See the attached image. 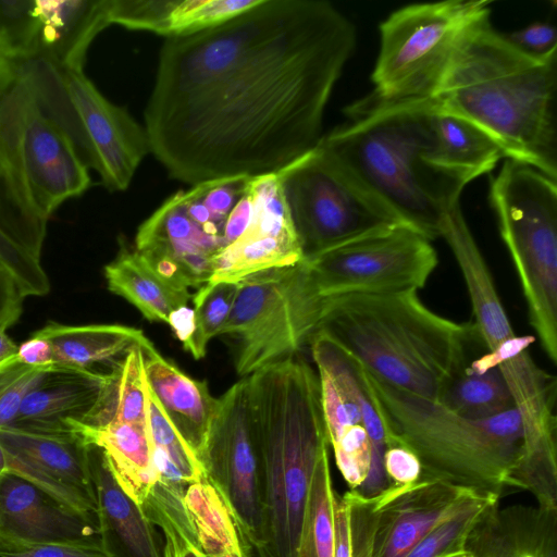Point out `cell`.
Listing matches in <instances>:
<instances>
[{
	"mask_svg": "<svg viewBox=\"0 0 557 557\" xmlns=\"http://www.w3.org/2000/svg\"><path fill=\"white\" fill-rule=\"evenodd\" d=\"M356 46L352 22L324 0H257L165 38L144 111L150 153L189 186L278 173L321 141Z\"/></svg>",
	"mask_w": 557,
	"mask_h": 557,
	"instance_id": "1",
	"label": "cell"
},
{
	"mask_svg": "<svg viewBox=\"0 0 557 557\" xmlns=\"http://www.w3.org/2000/svg\"><path fill=\"white\" fill-rule=\"evenodd\" d=\"M434 99L385 101L373 94L323 135L349 173L406 225L430 240L460 209L467 178L436 163Z\"/></svg>",
	"mask_w": 557,
	"mask_h": 557,
	"instance_id": "2",
	"label": "cell"
},
{
	"mask_svg": "<svg viewBox=\"0 0 557 557\" xmlns=\"http://www.w3.org/2000/svg\"><path fill=\"white\" fill-rule=\"evenodd\" d=\"M556 91L557 54H525L490 16L468 33L434 100L488 134L505 158L557 181Z\"/></svg>",
	"mask_w": 557,
	"mask_h": 557,
	"instance_id": "3",
	"label": "cell"
},
{
	"mask_svg": "<svg viewBox=\"0 0 557 557\" xmlns=\"http://www.w3.org/2000/svg\"><path fill=\"white\" fill-rule=\"evenodd\" d=\"M318 331L376 380L434 401L483 346L473 322L433 312L417 289L344 297L325 311Z\"/></svg>",
	"mask_w": 557,
	"mask_h": 557,
	"instance_id": "4",
	"label": "cell"
},
{
	"mask_svg": "<svg viewBox=\"0 0 557 557\" xmlns=\"http://www.w3.org/2000/svg\"><path fill=\"white\" fill-rule=\"evenodd\" d=\"M262 458L263 519L255 557H294L315 468L329 453L317 370L299 351L247 376Z\"/></svg>",
	"mask_w": 557,
	"mask_h": 557,
	"instance_id": "5",
	"label": "cell"
},
{
	"mask_svg": "<svg viewBox=\"0 0 557 557\" xmlns=\"http://www.w3.org/2000/svg\"><path fill=\"white\" fill-rule=\"evenodd\" d=\"M366 373L391 441L416 454L423 475L500 497L509 488L524 442L517 408L469 419Z\"/></svg>",
	"mask_w": 557,
	"mask_h": 557,
	"instance_id": "6",
	"label": "cell"
},
{
	"mask_svg": "<svg viewBox=\"0 0 557 557\" xmlns=\"http://www.w3.org/2000/svg\"><path fill=\"white\" fill-rule=\"evenodd\" d=\"M490 202L516 269L529 323L557 363V181L505 158L491 178Z\"/></svg>",
	"mask_w": 557,
	"mask_h": 557,
	"instance_id": "7",
	"label": "cell"
},
{
	"mask_svg": "<svg viewBox=\"0 0 557 557\" xmlns=\"http://www.w3.org/2000/svg\"><path fill=\"white\" fill-rule=\"evenodd\" d=\"M437 263L429 238L398 225L304 257L294 265V293L313 334L337 300L358 294L419 290Z\"/></svg>",
	"mask_w": 557,
	"mask_h": 557,
	"instance_id": "8",
	"label": "cell"
},
{
	"mask_svg": "<svg viewBox=\"0 0 557 557\" xmlns=\"http://www.w3.org/2000/svg\"><path fill=\"white\" fill-rule=\"evenodd\" d=\"M0 137L27 200L42 220L91 184L89 169L46 104L29 61L0 73Z\"/></svg>",
	"mask_w": 557,
	"mask_h": 557,
	"instance_id": "9",
	"label": "cell"
},
{
	"mask_svg": "<svg viewBox=\"0 0 557 557\" xmlns=\"http://www.w3.org/2000/svg\"><path fill=\"white\" fill-rule=\"evenodd\" d=\"M490 0L414 3L380 24L371 81L385 101L434 99L468 33L491 16Z\"/></svg>",
	"mask_w": 557,
	"mask_h": 557,
	"instance_id": "10",
	"label": "cell"
},
{
	"mask_svg": "<svg viewBox=\"0 0 557 557\" xmlns=\"http://www.w3.org/2000/svg\"><path fill=\"white\" fill-rule=\"evenodd\" d=\"M278 176L304 257L406 225L321 143Z\"/></svg>",
	"mask_w": 557,
	"mask_h": 557,
	"instance_id": "11",
	"label": "cell"
},
{
	"mask_svg": "<svg viewBox=\"0 0 557 557\" xmlns=\"http://www.w3.org/2000/svg\"><path fill=\"white\" fill-rule=\"evenodd\" d=\"M37 87L88 169L110 191L128 188L139 164L150 153L144 125L124 107L109 101L83 71H61L42 60H29Z\"/></svg>",
	"mask_w": 557,
	"mask_h": 557,
	"instance_id": "12",
	"label": "cell"
},
{
	"mask_svg": "<svg viewBox=\"0 0 557 557\" xmlns=\"http://www.w3.org/2000/svg\"><path fill=\"white\" fill-rule=\"evenodd\" d=\"M440 237L456 259L470 298L472 322L486 349L478 357L479 363L484 368L499 367L518 408L542 404L554 387L555 376L540 368L529 354L535 338L515 333L461 209L448 218Z\"/></svg>",
	"mask_w": 557,
	"mask_h": 557,
	"instance_id": "13",
	"label": "cell"
},
{
	"mask_svg": "<svg viewBox=\"0 0 557 557\" xmlns=\"http://www.w3.org/2000/svg\"><path fill=\"white\" fill-rule=\"evenodd\" d=\"M199 461L230 508L245 545L256 552L262 536L263 469L247 377L218 398Z\"/></svg>",
	"mask_w": 557,
	"mask_h": 557,
	"instance_id": "14",
	"label": "cell"
},
{
	"mask_svg": "<svg viewBox=\"0 0 557 557\" xmlns=\"http://www.w3.org/2000/svg\"><path fill=\"white\" fill-rule=\"evenodd\" d=\"M329 444L349 490H357L370 467L366 413L372 391L366 370L323 332L310 337Z\"/></svg>",
	"mask_w": 557,
	"mask_h": 557,
	"instance_id": "15",
	"label": "cell"
},
{
	"mask_svg": "<svg viewBox=\"0 0 557 557\" xmlns=\"http://www.w3.org/2000/svg\"><path fill=\"white\" fill-rule=\"evenodd\" d=\"M7 471L22 476L61 503L97 517L89 444L79 434L0 430Z\"/></svg>",
	"mask_w": 557,
	"mask_h": 557,
	"instance_id": "16",
	"label": "cell"
},
{
	"mask_svg": "<svg viewBox=\"0 0 557 557\" xmlns=\"http://www.w3.org/2000/svg\"><path fill=\"white\" fill-rule=\"evenodd\" d=\"M290 267V265H289ZM288 267L262 271L239 282L221 335L234 339L236 373L247 377L290 352L286 289Z\"/></svg>",
	"mask_w": 557,
	"mask_h": 557,
	"instance_id": "17",
	"label": "cell"
},
{
	"mask_svg": "<svg viewBox=\"0 0 557 557\" xmlns=\"http://www.w3.org/2000/svg\"><path fill=\"white\" fill-rule=\"evenodd\" d=\"M483 495L423 474L411 484L392 483L376 495L372 557H405L434 527Z\"/></svg>",
	"mask_w": 557,
	"mask_h": 557,
	"instance_id": "18",
	"label": "cell"
},
{
	"mask_svg": "<svg viewBox=\"0 0 557 557\" xmlns=\"http://www.w3.org/2000/svg\"><path fill=\"white\" fill-rule=\"evenodd\" d=\"M0 542L102 546L97 518L10 471L0 473Z\"/></svg>",
	"mask_w": 557,
	"mask_h": 557,
	"instance_id": "19",
	"label": "cell"
},
{
	"mask_svg": "<svg viewBox=\"0 0 557 557\" xmlns=\"http://www.w3.org/2000/svg\"><path fill=\"white\" fill-rule=\"evenodd\" d=\"M304 259L284 201L278 173L261 175L259 202L245 234L213 259L208 282L238 283L249 275Z\"/></svg>",
	"mask_w": 557,
	"mask_h": 557,
	"instance_id": "20",
	"label": "cell"
},
{
	"mask_svg": "<svg viewBox=\"0 0 557 557\" xmlns=\"http://www.w3.org/2000/svg\"><path fill=\"white\" fill-rule=\"evenodd\" d=\"M104 373L51 366L42 371L25 395L11 423L12 429L45 434H77L75 423H82L94 408Z\"/></svg>",
	"mask_w": 557,
	"mask_h": 557,
	"instance_id": "21",
	"label": "cell"
},
{
	"mask_svg": "<svg viewBox=\"0 0 557 557\" xmlns=\"http://www.w3.org/2000/svg\"><path fill=\"white\" fill-rule=\"evenodd\" d=\"M147 387L163 414L194 454L201 456L215 414L206 381L190 377L163 358L147 339L140 345Z\"/></svg>",
	"mask_w": 557,
	"mask_h": 557,
	"instance_id": "22",
	"label": "cell"
},
{
	"mask_svg": "<svg viewBox=\"0 0 557 557\" xmlns=\"http://www.w3.org/2000/svg\"><path fill=\"white\" fill-rule=\"evenodd\" d=\"M101 544L109 557H162L157 529L121 488L102 450L89 444Z\"/></svg>",
	"mask_w": 557,
	"mask_h": 557,
	"instance_id": "23",
	"label": "cell"
},
{
	"mask_svg": "<svg viewBox=\"0 0 557 557\" xmlns=\"http://www.w3.org/2000/svg\"><path fill=\"white\" fill-rule=\"evenodd\" d=\"M39 21L34 60L83 71L89 46L110 24L108 0H35Z\"/></svg>",
	"mask_w": 557,
	"mask_h": 557,
	"instance_id": "24",
	"label": "cell"
},
{
	"mask_svg": "<svg viewBox=\"0 0 557 557\" xmlns=\"http://www.w3.org/2000/svg\"><path fill=\"white\" fill-rule=\"evenodd\" d=\"M469 541L497 557H557V509L539 505L492 506Z\"/></svg>",
	"mask_w": 557,
	"mask_h": 557,
	"instance_id": "25",
	"label": "cell"
},
{
	"mask_svg": "<svg viewBox=\"0 0 557 557\" xmlns=\"http://www.w3.org/2000/svg\"><path fill=\"white\" fill-rule=\"evenodd\" d=\"M86 443L99 447L121 488L139 506L159 478L153 463L149 429L124 422L101 426L74 424Z\"/></svg>",
	"mask_w": 557,
	"mask_h": 557,
	"instance_id": "26",
	"label": "cell"
},
{
	"mask_svg": "<svg viewBox=\"0 0 557 557\" xmlns=\"http://www.w3.org/2000/svg\"><path fill=\"white\" fill-rule=\"evenodd\" d=\"M35 334L49 344L52 366L81 370H94L96 364L115 361L148 339L140 330L121 324L49 322Z\"/></svg>",
	"mask_w": 557,
	"mask_h": 557,
	"instance_id": "27",
	"label": "cell"
},
{
	"mask_svg": "<svg viewBox=\"0 0 557 557\" xmlns=\"http://www.w3.org/2000/svg\"><path fill=\"white\" fill-rule=\"evenodd\" d=\"M108 289L126 299L150 322L168 323L170 314L190 298L188 289L172 284L158 274L135 250L121 246L104 267Z\"/></svg>",
	"mask_w": 557,
	"mask_h": 557,
	"instance_id": "28",
	"label": "cell"
},
{
	"mask_svg": "<svg viewBox=\"0 0 557 557\" xmlns=\"http://www.w3.org/2000/svg\"><path fill=\"white\" fill-rule=\"evenodd\" d=\"M435 102V100H434ZM436 163L469 182L490 173L505 154L483 129L435 102Z\"/></svg>",
	"mask_w": 557,
	"mask_h": 557,
	"instance_id": "29",
	"label": "cell"
},
{
	"mask_svg": "<svg viewBox=\"0 0 557 557\" xmlns=\"http://www.w3.org/2000/svg\"><path fill=\"white\" fill-rule=\"evenodd\" d=\"M110 422L148 428V392L140 345L129 348L104 373L99 397L79 424L101 426Z\"/></svg>",
	"mask_w": 557,
	"mask_h": 557,
	"instance_id": "30",
	"label": "cell"
},
{
	"mask_svg": "<svg viewBox=\"0 0 557 557\" xmlns=\"http://www.w3.org/2000/svg\"><path fill=\"white\" fill-rule=\"evenodd\" d=\"M183 504L207 557L222 554L244 556L247 553L230 508L206 476L187 486Z\"/></svg>",
	"mask_w": 557,
	"mask_h": 557,
	"instance_id": "31",
	"label": "cell"
},
{
	"mask_svg": "<svg viewBox=\"0 0 557 557\" xmlns=\"http://www.w3.org/2000/svg\"><path fill=\"white\" fill-rule=\"evenodd\" d=\"M437 403L469 419H485L516 408L499 369H480L471 360L443 388Z\"/></svg>",
	"mask_w": 557,
	"mask_h": 557,
	"instance_id": "32",
	"label": "cell"
},
{
	"mask_svg": "<svg viewBox=\"0 0 557 557\" xmlns=\"http://www.w3.org/2000/svg\"><path fill=\"white\" fill-rule=\"evenodd\" d=\"M148 392V429L159 481L183 492L205 475L203 468Z\"/></svg>",
	"mask_w": 557,
	"mask_h": 557,
	"instance_id": "33",
	"label": "cell"
},
{
	"mask_svg": "<svg viewBox=\"0 0 557 557\" xmlns=\"http://www.w3.org/2000/svg\"><path fill=\"white\" fill-rule=\"evenodd\" d=\"M335 493L327 453L313 473L294 557H334Z\"/></svg>",
	"mask_w": 557,
	"mask_h": 557,
	"instance_id": "34",
	"label": "cell"
},
{
	"mask_svg": "<svg viewBox=\"0 0 557 557\" xmlns=\"http://www.w3.org/2000/svg\"><path fill=\"white\" fill-rule=\"evenodd\" d=\"M185 492L158 482L141 505L162 534V557H207L183 504Z\"/></svg>",
	"mask_w": 557,
	"mask_h": 557,
	"instance_id": "35",
	"label": "cell"
},
{
	"mask_svg": "<svg viewBox=\"0 0 557 557\" xmlns=\"http://www.w3.org/2000/svg\"><path fill=\"white\" fill-rule=\"evenodd\" d=\"M0 226L14 242L41 260L47 221L30 207L1 137Z\"/></svg>",
	"mask_w": 557,
	"mask_h": 557,
	"instance_id": "36",
	"label": "cell"
},
{
	"mask_svg": "<svg viewBox=\"0 0 557 557\" xmlns=\"http://www.w3.org/2000/svg\"><path fill=\"white\" fill-rule=\"evenodd\" d=\"M377 497L355 490L334 496V557H372Z\"/></svg>",
	"mask_w": 557,
	"mask_h": 557,
	"instance_id": "37",
	"label": "cell"
},
{
	"mask_svg": "<svg viewBox=\"0 0 557 557\" xmlns=\"http://www.w3.org/2000/svg\"><path fill=\"white\" fill-rule=\"evenodd\" d=\"M238 287L239 282H207L194 296V332L184 348L195 359L205 357L208 343L221 335Z\"/></svg>",
	"mask_w": 557,
	"mask_h": 557,
	"instance_id": "38",
	"label": "cell"
},
{
	"mask_svg": "<svg viewBox=\"0 0 557 557\" xmlns=\"http://www.w3.org/2000/svg\"><path fill=\"white\" fill-rule=\"evenodd\" d=\"M257 0H165L161 34L165 38L220 24L252 7Z\"/></svg>",
	"mask_w": 557,
	"mask_h": 557,
	"instance_id": "39",
	"label": "cell"
},
{
	"mask_svg": "<svg viewBox=\"0 0 557 557\" xmlns=\"http://www.w3.org/2000/svg\"><path fill=\"white\" fill-rule=\"evenodd\" d=\"M500 496L485 494L426 533L405 557H440L466 548L469 535Z\"/></svg>",
	"mask_w": 557,
	"mask_h": 557,
	"instance_id": "40",
	"label": "cell"
},
{
	"mask_svg": "<svg viewBox=\"0 0 557 557\" xmlns=\"http://www.w3.org/2000/svg\"><path fill=\"white\" fill-rule=\"evenodd\" d=\"M38 34L35 0H0V51L9 61L34 60Z\"/></svg>",
	"mask_w": 557,
	"mask_h": 557,
	"instance_id": "41",
	"label": "cell"
},
{
	"mask_svg": "<svg viewBox=\"0 0 557 557\" xmlns=\"http://www.w3.org/2000/svg\"><path fill=\"white\" fill-rule=\"evenodd\" d=\"M0 263L15 280L23 296H45L50 282L41 260L14 242L0 226Z\"/></svg>",
	"mask_w": 557,
	"mask_h": 557,
	"instance_id": "42",
	"label": "cell"
},
{
	"mask_svg": "<svg viewBox=\"0 0 557 557\" xmlns=\"http://www.w3.org/2000/svg\"><path fill=\"white\" fill-rule=\"evenodd\" d=\"M46 369L24 363L17 354L0 362V430L11 425L25 395Z\"/></svg>",
	"mask_w": 557,
	"mask_h": 557,
	"instance_id": "43",
	"label": "cell"
},
{
	"mask_svg": "<svg viewBox=\"0 0 557 557\" xmlns=\"http://www.w3.org/2000/svg\"><path fill=\"white\" fill-rule=\"evenodd\" d=\"M505 36L512 46L531 57L543 59L557 54V30L548 22H534Z\"/></svg>",
	"mask_w": 557,
	"mask_h": 557,
	"instance_id": "44",
	"label": "cell"
},
{
	"mask_svg": "<svg viewBox=\"0 0 557 557\" xmlns=\"http://www.w3.org/2000/svg\"><path fill=\"white\" fill-rule=\"evenodd\" d=\"M0 557H109L102 546L0 542Z\"/></svg>",
	"mask_w": 557,
	"mask_h": 557,
	"instance_id": "45",
	"label": "cell"
},
{
	"mask_svg": "<svg viewBox=\"0 0 557 557\" xmlns=\"http://www.w3.org/2000/svg\"><path fill=\"white\" fill-rule=\"evenodd\" d=\"M384 469L391 483L411 484L422 476V466L413 451L391 441L384 454Z\"/></svg>",
	"mask_w": 557,
	"mask_h": 557,
	"instance_id": "46",
	"label": "cell"
},
{
	"mask_svg": "<svg viewBox=\"0 0 557 557\" xmlns=\"http://www.w3.org/2000/svg\"><path fill=\"white\" fill-rule=\"evenodd\" d=\"M24 299L15 280L0 263V327L9 329L18 320Z\"/></svg>",
	"mask_w": 557,
	"mask_h": 557,
	"instance_id": "47",
	"label": "cell"
},
{
	"mask_svg": "<svg viewBox=\"0 0 557 557\" xmlns=\"http://www.w3.org/2000/svg\"><path fill=\"white\" fill-rule=\"evenodd\" d=\"M17 356L24 363L32 367L48 368L52 366L49 344L35 333L18 345Z\"/></svg>",
	"mask_w": 557,
	"mask_h": 557,
	"instance_id": "48",
	"label": "cell"
},
{
	"mask_svg": "<svg viewBox=\"0 0 557 557\" xmlns=\"http://www.w3.org/2000/svg\"><path fill=\"white\" fill-rule=\"evenodd\" d=\"M177 338L185 346L194 332V311L188 306H183L173 311L168 320Z\"/></svg>",
	"mask_w": 557,
	"mask_h": 557,
	"instance_id": "49",
	"label": "cell"
},
{
	"mask_svg": "<svg viewBox=\"0 0 557 557\" xmlns=\"http://www.w3.org/2000/svg\"><path fill=\"white\" fill-rule=\"evenodd\" d=\"M7 331L0 327V362L17 354L18 345L9 337Z\"/></svg>",
	"mask_w": 557,
	"mask_h": 557,
	"instance_id": "50",
	"label": "cell"
},
{
	"mask_svg": "<svg viewBox=\"0 0 557 557\" xmlns=\"http://www.w3.org/2000/svg\"><path fill=\"white\" fill-rule=\"evenodd\" d=\"M466 548L469 549L474 557H497L493 552L479 544L469 543Z\"/></svg>",
	"mask_w": 557,
	"mask_h": 557,
	"instance_id": "51",
	"label": "cell"
},
{
	"mask_svg": "<svg viewBox=\"0 0 557 557\" xmlns=\"http://www.w3.org/2000/svg\"><path fill=\"white\" fill-rule=\"evenodd\" d=\"M440 557H474V556L469 549L462 548V549H457V550L447 553Z\"/></svg>",
	"mask_w": 557,
	"mask_h": 557,
	"instance_id": "52",
	"label": "cell"
},
{
	"mask_svg": "<svg viewBox=\"0 0 557 557\" xmlns=\"http://www.w3.org/2000/svg\"><path fill=\"white\" fill-rule=\"evenodd\" d=\"M7 471V458L3 448L0 445V473Z\"/></svg>",
	"mask_w": 557,
	"mask_h": 557,
	"instance_id": "53",
	"label": "cell"
},
{
	"mask_svg": "<svg viewBox=\"0 0 557 557\" xmlns=\"http://www.w3.org/2000/svg\"><path fill=\"white\" fill-rule=\"evenodd\" d=\"M214 557H255V556L251 553V550L247 547V553L244 556H237V555H233V554H222V555L214 556Z\"/></svg>",
	"mask_w": 557,
	"mask_h": 557,
	"instance_id": "54",
	"label": "cell"
},
{
	"mask_svg": "<svg viewBox=\"0 0 557 557\" xmlns=\"http://www.w3.org/2000/svg\"><path fill=\"white\" fill-rule=\"evenodd\" d=\"M10 61L0 51V73L8 66Z\"/></svg>",
	"mask_w": 557,
	"mask_h": 557,
	"instance_id": "55",
	"label": "cell"
}]
</instances>
